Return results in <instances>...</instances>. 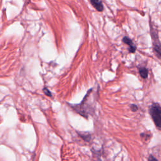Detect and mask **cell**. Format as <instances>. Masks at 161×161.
Masks as SVG:
<instances>
[{
	"mask_svg": "<svg viewBox=\"0 0 161 161\" xmlns=\"http://www.w3.org/2000/svg\"><path fill=\"white\" fill-rule=\"evenodd\" d=\"M130 109L133 112H135L138 110V107L135 105H130Z\"/></svg>",
	"mask_w": 161,
	"mask_h": 161,
	"instance_id": "8",
	"label": "cell"
},
{
	"mask_svg": "<svg viewBox=\"0 0 161 161\" xmlns=\"http://www.w3.org/2000/svg\"><path fill=\"white\" fill-rule=\"evenodd\" d=\"M122 42L125 43V44L128 45L129 46V52L130 53H134L137 49L136 46L134 45V43H133L132 40H131L130 38L127 37H124L122 39Z\"/></svg>",
	"mask_w": 161,
	"mask_h": 161,
	"instance_id": "3",
	"label": "cell"
},
{
	"mask_svg": "<svg viewBox=\"0 0 161 161\" xmlns=\"http://www.w3.org/2000/svg\"><path fill=\"white\" fill-rule=\"evenodd\" d=\"M149 160H157V159H155L152 155H151V156H150V157L149 158Z\"/></svg>",
	"mask_w": 161,
	"mask_h": 161,
	"instance_id": "9",
	"label": "cell"
},
{
	"mask_svg": "<svg viewBox=\"0 0 161 161\" xmlns=\"http://www.w3.org/2000/svg\"><path fill=\"white\" fill-rule=\"evenodd\" d=\"M43 93H44V94L46 95H47V96H49V97H52V93L50 92V91L46 88V87H44V88L43 89Z\"/></svg>",
	"mask_w": 161,
	"mask_h": 161,
	"instance_id": "7",
	"label": "cell"
},
{
	"mask_svg": "<svg viewBox=\"0 0 161 161\" xmlns=\"http://www.w3.org/2000/svg\"><path fill=\"white\" fill-rule=\"evenodd\" d=\"M151 34L153 38L154 52L157 56L161 58V44L159 42L157 34L155 32V30H152V28H151Z\"/></svg>",
	"mask_w": 161,
	"mask_h": 161,
	"instance_id": "2",
	"label": "cell"
},
{
	"mask_svg": "<svg viewBox=\"0 0 161 161\" xmlns=\"http://www.w3.org/2000/svg\"><path fill=\"white\" fill-rule=\"evenodd\" d=\"M80 137L85 141L89 142L91 139V135L88 133H78Z\"/></svg>",
	"mask_w": 161,
	"mask_h": 161,
	"instance_id": "6",
	"label": "cell"
},
{
	"mask_svg": "<svg viewBox=\"0 0 161 161\" xmlns=\"http://www.w3.org/2000/svg\"><path fill=\"white\" fill-rule=\"evenodd\" d=\"M139 73H140V76L143 79H146L148 77L149 71L147 68H145V67L139 68Z\"/></svg>",
	"mask_w": 161,
	"mask_h": 161,
	"instance_id": "5",
	"label": "cell"
},
{
	"mask_svg": "<svg viewBox=\"0 0 161 161\" xmlns=\"http://www.w3.org/2000/svg\"><path fill=\"white\" fill-rule=\"evenodd\" d=\"M150 115L157 127L161 129V107L158 103H154L149 109Z\"/></svg>",
	"mask_w": 161,
	"mask_h": 161,
	"instance_id": "1",
	"label": "cell"
},
{
	"mask_svg": "<svg viewBox=\"0 0 161 161\" xmlns=\"http://www.w3.org/2000/svg\"><path fill=\"white\" fill-rule=\"evenodd\" d=\"M91 4L92 6L98 11H102L103 10V5L100 0H90Z\"/></svg>",
	"mask_w": 161,
	"mask_h": 161,
	"instance_id": "4",
	"label": "cell"
}]
</instances>
